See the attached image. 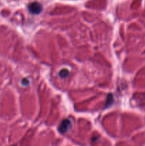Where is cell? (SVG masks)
Segmentation results:
<instances>
[{
    "label": "cell",
    "mask_w": 145,
    "mask_h": 146,
    "mask_svg": "<svg viewBox=\"0 0 145 146\" xmlns=\"http://www.w3.org/2000/svg\"><path fill=\"white\" fill-rule=\"evenodd\" d=\"M71 125H72V123L69 119H65L61 123L59 128H58V130L62 133H65L71 128Z\"/></svg>",
    "instance_id": "cell-2"
},
{
    "label": "cell",
    "mask_w": 145,
    "mask_h": 146,
    "mask_svg": "<svg viewBox=\"0 0 145 146\" xmlns=\"http://www.w3.org/2000/svg\"><path fill=\"white\" fill-rule=\"evenodd\" d=\"M68 71H67V70H65V69L62 70V71L60 72V76H61V77H63V78H65L66 76H68Z\"/></svg>",
    "instance_id": "cell-3"
},
{
    "label": "cell",
    "mask_w": 145,
    "mask_h": 146,
    "mask_svg": "<svg viewBox=\"0 0 145 146\" xmlns=\"http://www.w3.org/2000/svg\"><path fill=\"white\" fill-rule=\"evenodd\" d=\"M28 10L30 11V12H31L32 14H38L39 13L41 12L43 9V7L40 3L38 2H33L28 5Z\"/></svg>",
    "instance_id": "cell-1"
}]
</instances>
